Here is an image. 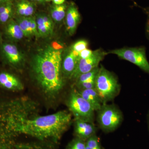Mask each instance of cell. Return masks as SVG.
Masks as SVG:
<instances>
[{"instance_id": "32", "label": "cell", "mask_w": 149, "mask_h": 149, "mask_svg": "<svg viewBox=\"0 0 149 149\" xmlns=\"http://www.w3.org/2000/svg\"><path fill=\"white\" fill-rule=\"evenodd\" d=\"M85 149H93L91 148H90V147L88 146H87L86 145V148H85Z\"/></svg>"}, {"instance_id": "35", "label": "cell", "mask_w": 149, "mask_h": 149, "mask_svg": "<svg viewBox=\"0 0 149 149\" xmlns=\"http://www.w3.org/2000/svg\"><path fill=\"white\" fill-rule=\"evenodd\" d=\"M146 11H147V12H149V8L147 9H146Z\"/></svg>"}, {"instance_id": "10", "label": "cell", "mask_w": 149, "mask_h": 149, "mask_svg": "<svg viewBox=\"0 0 149 149\" xmlns=\"http://www.w3.org/2000/svg\"><path fill=\"white\" fill-rule=\"evenodd\" d=\"M67 30L70 35L74 34L80 20V15L77 6L73 2L68 7L65 15Z\"/></svg>"}, {"instance_id": "14", "label": "cell", "mask_w": 149, "mask_h": 149, "mask_svg": "<svg viewBox=\"0 0 149 149\" xmlns=\"http://www.w3.org/2000/svg\"><path fill=\"white\" fill-rule=\"evenodd\" d=\"M78 91L83 98L90 103L95 111H97L100 109L102 103L95 88Z\"/></svg>"}, {"instance_id": "28", "label": "cell", "mask_w": 149, "mask_h": 149, "mask_svg": "<svg viewBox=\"0 0 149 149\" xmlns=\"http://www.w3.org/2000/svg\"><path fill=\"white\" fill-rule=\"evenodd\" d=\"M146 12L148 15V19L146 26V32L148 36L149 37V12L146 11Z\"/></svg>"}, {"instance_id": "18", "label": "cell", "mask_w": 149, "mask_h": 149, "mask_svg": "<svg viewBox=\"0 0 149 149\" xmlns=\"http://www.w3.org/2000/svg\"><path fill=\"white\" fill-rule=\"evenodd\" d=\"M32 16L29 17H19L16 21L24 33L25 37H29L32 36L31 28V21Z\"/></svg>"}, {"instance_id": "33", "label": "cell", "mask_w": 149, "mask_h": 149, "mask_svg": "<svg viewBox=\"0 0 149 149\" xmlns=\"http://www.w3.org/2000/svg\"><path fill=\"white\" fill-rule=\"evenodd\" d=\"M2 41L1 35V33H0V42Z\"/></svg>"}, {"instance_id": "30", "label": "cell", "mask_w": 149, "mask_h": 149, "mask_svg": "<svg viewBox=\"0 0 149 149\" xmlns=\"http://www.w3.org/2000/svg\"><path fill=\"white\" fill-rule=\"evenodd\" d=\"M13 0H0V5L8 2H12Z\"/></svg>"}, {"instance_id": "34", "label": "cell", "mask_w": 149, "mask_h": 149, "mask_svg": "<svg viewBox=\"0 0 149 149\" xmlns=\"http://www.w3.org/2000/svg\"><path fill=\"white\" fill-rule=\"evenodd\" d=\"M52 1V0H45V2H50Z\"/></svg>"}, {"instance_id": "12", "label": "cell", "mask_w": 149, "mask_h": 149, "mask_svg": "<svg viewBox=\"0 0 149 149\" xmlns=\"http://www.w3.org/2000/svg\"><path fill=\"white\" fill-rule=\"evenodd\" d=\"M0 86L9 91L22 90L23 85L16 76L9 72L0 73Z\"/></svg>"}, {"instance_id": "27", "label": "cell", "mask_w": 149, "mask_h": 149, "mask_svg": "<svg viewBox=\"0 0 149 149\" xmlns=\"http://www.w3.org/2000/svg\"><path fill=\"white\" fill-rule=\"evenodd\" d=\"M65 0H52L54 5H60L64 3Z\"/></svg>"}, {"instance_id": "2", "label": "cell", "mask_w": 149, "mask_h": 149, "mask_svg": "<svg viewBox=\"0 0 149 149\" xmlns=\"http://www.w3.org/2000/svg\"><path fill=\"white\" fill-rule=\"evenodd\" d=\"M62 52L61 47L49 45L37 51L32 58L31 65L36 80L49 95L56 94L63 86Z\"/></svg>"}, {"instance_id": "4", "label": "cell", "mask_w": 149, "mask_h": 149, "mask_svg": "<svg viewBox=\"0 0 149 149\" xmlns=\"http://www.w3.org/2000/svg\"><path fill=\"white\" fill-rule=\"evenodd\" d=\"M97 112L99 126L105 132L114 131L119 127L123 120L122 112L113 104H103Z\"/></svg>"}, {"instance_id": "26", "label": "cell", "mask_w": 149, "mask_h": 149, "mask_svg": "<svg viewBox=\"0 0 149 149\" xmlns=\"http://www.w3.org/2000/svg\"><path fill=\"white\" fill-rule=\"evenodd\" d=\"M93 53V51L87 48L79 53V58H80L83 59L88 58L92 55Z\"/></svg>"}, {"instance_id": "11", "label": "cell", "mask_w": 149, "mask_h": 149, "mask_svg": "<svg viewBox=\"0 0 149 149\" xmlns=\"http://www.w3.org/2000/svg\"><path fill=\"white\" fill-rule=\"evenodd\" d=\"M80 59L79 53L70 49L62 63V69L65 76L70 77Z\"/></svg>"}, {"instance_id": "25", "label": "cell", "mask_w": 149, "mask_h": 149, "mask_svg": "<svg viewBox=\"0 0 149 149\" xmlns=\"http://www.w3.org/2000/svg\"><path fill=\"white\" fill-rule=\"evenodd\" d=\"M31 28L32 35L33 36H39L35 16H32L31 21Z\"/></svg>"}, {"instance_id": "8", "label": "cell", "mask_w": 149, "mask_h": 149, "mask_svg": "<svg viewBox=\"0 0 149 149\" xmlns=\"http://www.w3.org/2000/svg\"><path fill=\"white\" fill-rule=\"evenodd\" d=\"M4 56L9 63L14 66L19 65L24 60V56L15 45L4 43L2 45Z\"/></svg>"}, {"instance_id": "1", "label": "cell", "mask_w": 149, "mask_h": 149, "mask_svg": "<svg viewBox=\"0 0 149 149\" xmlns=\"http://www.w3.org/2000/svg\"><path fill=\"white\" fill-rule=\"evenodd\" d=\"M3 117L11 136L22 133L42 140L59 139L71 121V113L65 111L33 118H26L17 111L12 103L6 104Z\"/></svg>"}, {"instance_id": "29", "label": "cell", "mask_w": 149, "mask_h": 149, "mask_svg": "<svg viewBox=\"0 0 149 149\" xmlns=\"http://www.w3.org/2000/svg\"><path fill=\"white\" fill-rule=\"evenodd\" d=\"M30 1L32 2L35 3L36 4V3L39 4H43L45 2V0H29Z\"/></svg>"}, {"instance_id": "7", "label": "cell", "mask_w": 149, "mask_h": 149, "mask_svg": "<svg viewBox=\"0 0 149 149\" xmlns=\"http://www.w3.org/2000/svg\"><path fill=\"white\" fill-rule=\"evenodd\" d=\"M107 54L102 50L93 51L91 56L86 58H80L76 69L70 78L77 79L81 74L91 71L98 67L100 63Z\"/></svg>"}, {"instance_id": "5", "label": "cell", "mask_w": 149, "mask_h": 149, "mask_svg": "<svg viewBox=\"0 0 149 149\" xmlns=\"http://www.w3.org/2000/svg\"><path fill=\"white\" fill-rule=\"evenodd\" d=\"M68 106L75 119L94 121L95 111L78 91L73 90L71 92L68 101Z\"/></svg>"}, {"instance_id": "16", "label": "cell", "mask_w": 149, "mask_h": 149, "mask_svg": "<svg viewBox=\"0 0 149 149\" xmlns=\"http://www.w3.org/2000/svg\"><path fill=\"white\" fill-rule=\"evenodd\" d=\"M15 12L14 5L12 2L0 5V22L6 23L12 19Z\"/></svg>"}, {"instance_id": "21", "label": "cell", "mask_w": 149, "mask_h": 149, "mask_svg": "<svg viewBox=\"0 0 149 149\" xmlns=\"http://www.w3.org/2000/svg\"><path fill=\"white\" fill-rule=\"evenodd\" d=\"M85 141L76 137L68 144L66 149H85Z\"/></svg>"}, {"instance_id": "20", "label": "cell", "mask_w": 149, "mask_h": 149, "mask_svg": "<svg viewBox=\"0 0 149 149\" xmlns=\"http://www.w3.org/2000/svg\"><path fill=\"white\" fill-rule=\"evenodd\" d=\"M99 67L96 68L88 72L84 73L81 74L78 78L76 79L77 80V84H80V83L88 81V80L95 78L96 75L98 72Z\"/></svg>"}, {"instance_id": "13", "label": "cell", "mask_w": 149, "mask_h": 149, "mask_svg": "<svg viewBox=\"0 0 149 149\" xmlns=\"http://www.w3.org/2000/svg\"><path fill=\"white\" fill-rule=\"evenodd\" d=\"M14 6L17 14L22 17L33 16L36 9V4L28 0H18Z\"/></svg>"}, {"instance_id": "15", "label": "cell", "mask_w": 149, "mask_h": 149, "mask_svg": "<svg viewBox=\"0 0 149 149\" xmlns=\"http://www.w3.org/2000/svg\"><path fill=\"white\" fill-rule=\"evenodd\" d=\"M6 35L10 40L18 41L24 37V33L16 20L11 19L7 22L5 29Z\"/></svg>"}, {"instance_id": "23", "label": "cell", "mask_w": 149, "mask_h": 149, "mask_svg": "<svg viewBox=\"0 0 149 149\" xmlns=\"http://www.w3.org/2000/svg\"><path fill=\"white\" fill-rule=\"evenodd\" d=\"M88 46V42L86 40H79L72 45L71 49L79 53L81 51L87 49Z\"/></svg>"}, {"instance_id": "24", "label": "cell", "mask_w": 149, "mask_h": 149, "mask_svg": "<svg viewBox=\"0 0 149 149\" xmlns=\"http://www.w3.org/2000/svg\"><path fill=\"white\" fill-rule=\"evenodd\" d=\"M95 78L83 82L80 84H77V87L80 90H88L95 88Z\"/></svg>"}, {"instance_id": "19", "label": "cell", "mask_w": 149, "mask_h": 149, "mask_svg": "<svg viewBox=\"0 0 149 149\" xmlns=\"http://www.w3.org/2000/svg\"><path fill=\"white\" fill-rule=\"evenodd\" d=\"M37 22V30L39 36L42 37H47L52 34V32L45 24L41 15V13H37L35 16Z\"/></svg>"}, {"instance_id": "22", "label": "cell", "mask_w": 149, "mask_h": 149, "mask_svg": "<svg viewBox=\"0 0 149 149\" xmlns=\"http://www.w3.org/2000/svg\"><path fill=\"white\" fill-rule=\"evenodd\" d=\"M86 145L93 149H103L100 142V139L94 135L85 141Z\"/></svg>"}, {"instance_id": "3", "label": "cell", "mask_w": 149, "mask_h": 149, "mask_svg": "<svg viewBox=\"0 0 149 149\" xmlns=\"http://www.w3.org/2000/svg\"><path fill=\"white\" fill-rule=\"evenodd\" d=\"M95 82V89L102 104L112 100L120 92V86L116 77L102 65L99 67Z\"/></svg>"}, {"instance_id": "9", "label": "cell", "mask_w": 149, "mask_h": 149, "mask_svg": "<svg viewBox=\"0 0 149 149\" xmlns=\"http://www.w3.org/2000/svg\"><path fill=\"white\" fill-rule=\"evenodd\" d=\"M74 133L76 137L86 141L91 136L95 135L96 128L93 122L75 119Z\"/></svg>"}, {"instance_id": "17", "label": "cell", "mask_w": 149, "mask_h": 149, "mask_svg": "<svg viewBox=\"0 0 149 149\" xmlns=\"http://www.w3.org/2000/svg\"><path fill=\"white\" fill-rule=\"evenodd\" d=\"M68 7V5L65 3L60 5L52 6L50 9V16L52 20L57 22L63 20L66 15Z\"/></svg>"}, {"instance_id": "6", "label": "cell", "mask_w": 149, "mask_h": 149, "mask_svg": "<svg viewBox=\"0 0 149 149\" xmlns=\"http://www.w3.org/2000/svg\"><path fill=\"white\" fill-rule=\"evenodd\" d=\"M109 53L116 55L120 58L130 62L149 74V62L144 47L117 49L110 51Z\"/></svg>"}, {"instance_id": "31", "label": "cell", "mask_w": 149, "mask_h": 149, "mask_svg": "<svg viewBox=\"0 0 149 149\" xmlns=\"http://www.w3.org/2000/svg\"><path fill=\"white\" fill-rule=\"evenodd\" d=\"M147 122H148V127L149 130V110L147 115Z\"/></svg>"}]
</instances>
